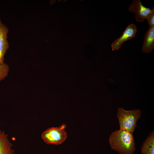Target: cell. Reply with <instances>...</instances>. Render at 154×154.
<instances>
[{
    "label": "cell",
    "mask_w": 154,
    "mask_h": 154,
    "mask_svg": "<svg viewBox=\"0 0 154 154\" xmlns=\"http://www.w3.org/2000/svg\"><path fill=\"white\" fill-rule=\"evenodd\" d=\"M109 141L111 149L120 154H133L136 150L133 133L119 129L112 132Z\"/></svg>",
    "instance_id": "obj_1"
},
{
    "label": "cell",
    "mask_w": 154,
    "mask_h": 154,
    "mask_svg": "<svg viewBox=\"0 0 154 154\" xmlns=\"http://www.w3.org/2000/svg\"><path fill=\"white\" fill-rule=\"evenodd\" d=\"M141 114V111L139 109L126 110L122 108H118L116 115L119 129L133 133L137 126V121Z\"/></svg>",
    "instance_id": "obj_2"
},
{
    "label": "cell",
    "mask_w": 154,
    "mask_h": 154,
    "mask_svg": "<svg viewBox=\"0 0 154 154\" xmlns=\"http://www.w3.org/2000/svg\"><path fill=\"white\" fill-rule=\"evenodd\" d=\"M66 128V125L64 124L59 127L49 128L42 133L41 137L47 144L59 145L63 143L67 137Z\"/></svg>",
    "instance_id": "obj_3"
},
{
    "label": "cell",
    "mask_w": 154,
    "mask_h": 154,
    "mask_svg": "<svg viewBox=\"0 0 154 154\" xmlns=\"http://www.w3.org/2000/svg\"><path fill=\"white\" fill-rule=\"evenodd\" d=\"M128 9L131 13L135 14V20L138 22L144 21L154 10V7L151 9L144 6L139 0H133Z\"/></svg>",
    "instance_id": "obj_4"
},
{
    "label": "cell",
    "mask_w": 154,
    "mask_h": 154,
    "mask_svg": "<svg viewBox=\"0 0 154 154\" xmlns=\"http://www.w3.org/2000/svg\"><path fill=\"white\" fill-rule=\"evenodd\" d=\"M137 31L135 25L131 24L127 26L122 35L112 43L111 47L113 51L118 50L125 42L135 37Z\"/></svg>",
    "instance_id": "obj_5"
},
{
    "label": "cell",
    "mask_w": 154,
    "mask_h": 154,
    "mask_svg": "<svg viewBox=\"0 0 154 154\" xmlns=\"http://www.w3.org/2000/svg\"><path fill=\"white\" fill-rule=\"evenodd\" d=\"M8 29L0 19V63L3 64L4 56L9 47L7 40Z\"/></svg>",
    "instance_id": "obj_6"
},
{
    "label": "cell",
    "mask_w": 154,
    "mask_h": 154,
    "mask_svg": "<svg viewBox=\"0 0 154 154\" xmlns=\"http://www.w3.org/2000/svg\"><path fill=\"white\" fill-rule=\"evenodd\" d=\"M154 48V26L149 27L145 34L141 49L144 53L151 52Z\"/></svg>",
    "instance_id": "obj_7"
},
{
    "label": "cell",
    "mask_w": 154,
    "mask_h": 154,
    "mask_svg": "<svg viewBox=\"0 0 154 154\" xmlns=\"http://www.w3.org/2000/svg\"><path fill=\"white\" fill-rule=\"evenodd\" d=\"M13 146L8 139V135L2 131L0 134V154H14Z\"/></svg>",
    "instance_id": "obj_8"
},
{
    "label": "cell",
    "mask_w": 154,
    "mask_h": 154,
    "mask_svg": "<svg viewBox=\"0 0 154 154\" xmlns=\"http://www.w3.org/2000/svg\"><path fill=\"white\" fill-rule=\"evenodd\" d=\"M141 154H154V132L152 131L143 142L141 147Z\"/></svg>",
    "instance_id": "obj_9"
},
{
    "label": "cell",
    "mask_w": 154,
    "mask_h": 154,
    "mask_svg": "<svg viewBox=\"0 0 154 154\" xmlns=\"http://www.w3.org/2000/svg\"><path fill=\"white\" fill-rule=\"evenodd\" d=\"M8 66L5 63H0V81L6 77L9 71Z\"/></svg>",
    "instance_id": "obj_10"
},
{
    "label": "cell",
    "mask_w": 154,
    "mask_h": 154,
    "mask_svg": "<svg viewBox=\"0 0 154 154\" xmlns=\"http://www.w3.org/2000/svg\"><path fill=\"white\" fill-rule=\"evenodd\" d=\"M147 19L150 27L154 26V10L149 15Z\"/></svg>",
    "instance_id": "obj_11"
},
{
    "label": "cell",
    "mask_w": 154,
    "mask_h": 154,
    "mask_svg": "<svg viewBox=\"0 0 154 154\" xmlns=\"http://www.w3.org/2000/svg\"><path fill=\"white\" fill-rule=\"evenodd\" d=\"M2 131L0 130V134L1 133Z\"/></svg>",
    "instance_id": "obj_12"
}]
</instances>
